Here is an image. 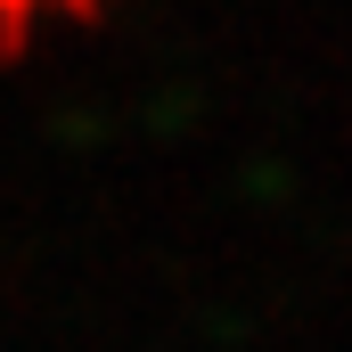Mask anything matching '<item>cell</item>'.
Returning a JSON list of instances; mask_svg holds the SVG:
<instances>
[{"label": "cell", "instance_id": "6da1fadb", "mask_svg": "<svg viewBox=\"0 0 352 352\" xmlns=\"http://www.w3.org/2000/svg\"><path fill=\"white\" fill-rule=\"evenodd\" d=\"M90 8H98V0H0V41L16 50L41 16H90Z\"/></svg>", "mask_w": 352, "mask_h": 352}]
</instances>
